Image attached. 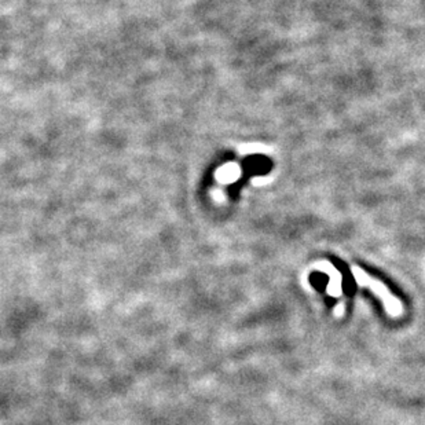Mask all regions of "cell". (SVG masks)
Here are the masks:
<instances>
[{
	"instance_id": "1",
	"label": "cell",
	"mask_w": 425,
	"mask_h": 425,
	"mask_svg": "<svg viewBox=\"0 0 425 425\" xmlns=\"http://www.w3.org/2000/svg\"><path fill=\"white\" fill-rule=\"evenodd\" d=\"M352 274H354V278L359 286H364V288H368L369 290H372L378 299L384 303L385 311L389 315L398 317L403 313L402 301L396 296H394L384 283H380L378 280L373 278V277H371L366 271H364L359 267H352Z\"/></svg>"
},
{
	"instance_id": "2",
	"label": "cell",
	"mask_w": 425,
	"mask_h": 425,
	"mask_svg": "<svg viewBox=\"0 0 425 425\" xmlns=\"http://www.w3.org/2000/svg\"><path fill=\"white\" fill-rule=\"evenodd\" d=\"M320 269L325 270L331 276V283H329L328 292L333 296H340L341 294V276H340V273L329 263H324Z\"/></svg>"
}]
</instances>
